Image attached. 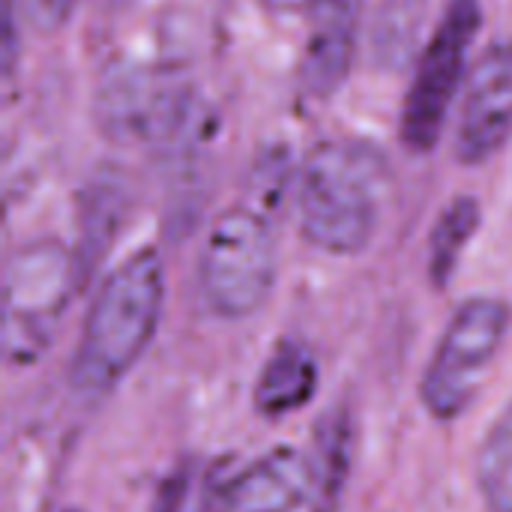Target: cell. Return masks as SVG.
I'll use <instances>...</instances> for the list:
<instances>
[{"label": "cell", "mask_w": 512, "mask_h": 512, "mask_svg": "<svg viewBox=\"0 0 512 512\" xmlns=\"http://www.w3.org/2000/svg\"><path fill=\"white\" fill-rule=\"evenodd\" d=\"M390 171L366 141H321L297 180L303 237L327 255H360L378 234Z\"/></svg>", "instance_id": "obj_2"}, {"label": "cell", "mask_w": 512, "mask_h": 512, "mask_svg": "<svg viewBox=\"0 0 512 512\" xmlns=\"http://www.w3.org/2000/svg\"><path fill=\"white\" fill-rule=\"evenodd\" d=\"M18 15L33 33H57L69 24L78 0H12Z\"/></svg>", "instance_id": "obj_15"}, {"label": "cell", "mask_w": 512, "mask_h": 512, "mask_svg": "<svg viewBox=\"0 0 512 512\" xmlns=\"http://www.w3.org/2000/svg\"><path fill=\"white\" fill-rule=\"evenodd\" d=\"M63 512H81V510H63Z\"/></svg>", "instance_id": "obj_18"}, {"label": "cell", "mask_w": 512, "mask_h": 512, "mask_svg": "<svg viewBox=\"0 0 512 512\" xmlns=\"http://www.w3.org/2000/svg\"><path fill=\"white\" fill-rule=\"evenodd\" d=\"M276 267V237L267 216L246 204L228 207L213 219L201 246V297L213 315L243 321L270 300Z\"/></svg>", "instance_id": "obj_4"}, {"label": "cell", "mask_w": 512, "mask_h": 512, "mask_svg": "<svg viewBox=\"0 0 512 512\" xmlns=\"http://www.w3.org/2000/svg\"><path fill=\"white\" fill-rule=\"evenodd\" d=\"M477 486L489 512H512V399L480 444Z\"/></svg>", "instance_id": "obj_14"}, {"label": "cell", "mask_w": 512, "mask_h": 512, "mask_svg": "<svg viewBox=\"0 0 512 512\" xmlns=\"http://www.w3.org/2000/svg\"><path fill=\"white\" fill-rule=\"evenodd\" d=\"M318 390V360L309 345L282 339L264 360L255 381V408L270 417H288L312 402Z\"/></svg>", "instance_id": "obj_11"}, {"label": "cell", "mask_w": 512, "mask_h": 512, "mask_svg": "<svg viewBox=\"0 0 512 512\" xmlns=\"http://www.w3.org/2000/svg\"><path fill=\"white\" fill-rule=\"evenodd\" d=\"M512 138V36L492 42L468 75L456 123V156L483 165Z\"/></svg>", "instance_id": "obj_8"}, {"label": "cell", "mask_w": 512, "mask_h": 512, "mask_svg": "<svg viewBox=\"0 0 512 512\" xmlns=\"http://www.w3.org/2000/svg\"><path fill=\"white\" fill-rule=\"evenodd\" d=\"M483 24L480 0H450L423 48L402 102L399 135L411 153H429L441 141L453 102L468 84L471 45Z\"/></svg>", "instance_id": "obj_6"}, {"label": "cell", "mask_w": 512, "mask_h": 512, "mask_svg": "<svg viewBox=\"0 0 512 512\" xmlns=\"http://www.w3.org/2000/svg\"><path fill=\"white\" fill-rule=\"evenodd\" d=\"M267 12L273 15H309V9L318 0H261Z\"/></svg>", "instance_id": "obj_16"}, {"label": "cell", "mask_w": 512, "mask_h": 512, "mask_svg": "<svg viewBox=\"0 0 512 512\" xmlns=\"http://www.w3.org/2000/svg\"><path fill=\"white\" fill-rule=\"evenodd\" d=\"M315 486V462L294 447H276L225 483L219 501L222 512H300Z\"/></svg>", "instance_id": "obj_10"}, {"label": "cell", "mask_w": 512, "mask_h": 512, "mask_svg": "<svg viewBox=\"0 0 512 512\" xmlns=\"http://www.w3.org/2000/svg\"><path fill=\"white\" fill-rule=\"evenodd\" d=\"M96 120L123 144H153L165 153L195 150L210 126L207 108L177 72L135 57H117L102 69Z\"/></svg>", "instance_id": "obj_3"}, {"label": "cell", "mask_w": 512, "mask_h": 512, "mask_svg": "<svg viewBox=\"0 0 512 512\" xmlns=\"http://www.w3.org/2000/svg\"><path fill=\"white\" fill-rule=\"evenodd\" d=\"M512 309L504 297L477 294L456 306L420 381L423 408L435 420H459L480 390L510 336Z\"/></svg>", "instance_id": "obj_5"}, {"label": "cell", "mask_w": 512, "mask_h": 512, "mask_svg": "<svg viewBox=\"0 0 512 512\" xmlns=\"http://www.w3.org/2000/svg\"><path fill=\"white\" fill-rule=\"evenodd\" d=\"M129 213V186L120 171H99L84 189L81 201V243H78V267L81 276L99 264V258L114 243Z\"/></svg>", "instance_id": "obj_12"}, {"label": "cell", "mask_w": 512, "mask_h": 512, "mask_svg": "<svg viewBox=\"0 0 512 512\" xmlns=\"http://www.w3.org/2000/svg\"><path fill=\"white\" fill-rule=\"evenodd\" d=\"M105 9H114V12H120V9H129L132 3H138V0H99Z\"/></svg>", "instance_id": "obj_17"}, {"label": "cell", "mask_w": 512, "mask_h": 512, "mask_svg": "<svg viewBox=\"0 0 512 512\" xmlns=\"http://www.w3.org/2000/svg\"><path fill=\"white\" fill-rule=\"evenodd\" d=\"M78 276V258L60 240H33L9 258L3 324L6 363L27 366L39 360L60 327Z\"/></svg>", "instance_id": "obj_7"}, {"label": "cell", "mask_w": 512, "mask_h": 512, "mask_svg": "<svg viewBox=\"0 0 512 512\" xmlns=\"http://www.w3.org/2000/svg\"><path fill=\"white\" fill-rule=\"evenodd\" d=\"M165 306V267L153 246L123 258L96 288L69 363L75 396H111L147 354Z\"/></svg>", "instance_id": "obj_1"}, {"label": "cell", "mask_w": 512, "mask_h": 512, "mask_svg": "<svg viewBox=\"0 0 512 512\" xmlns=\"http://www.w3.org/2000/svg\"><path fill=\"white\" fill-rule=\"evenodd\" d=\"M480 216H483V210H480L477 198H471V195L453 198L441 210V216L429 234V279L438 288H444L453 279L471 237L480 228Z\"/></svg>", "instance_id": "obj_13"}, {"label": "cell", "mask_w": 512, "mask_h": 512, "mask_svg": "<svg viewBox=\"0 0 512 512\" xmlns=\"http://www.w3.org/2000/svg\"><path fill=\"white\" fill-rule=\"evenodd\" d=\"M363 0H318L300 54V87L312 99H330L351 75L360 42Z\"/></svg>", "instance_id": "obj_9"}]
</instances>
